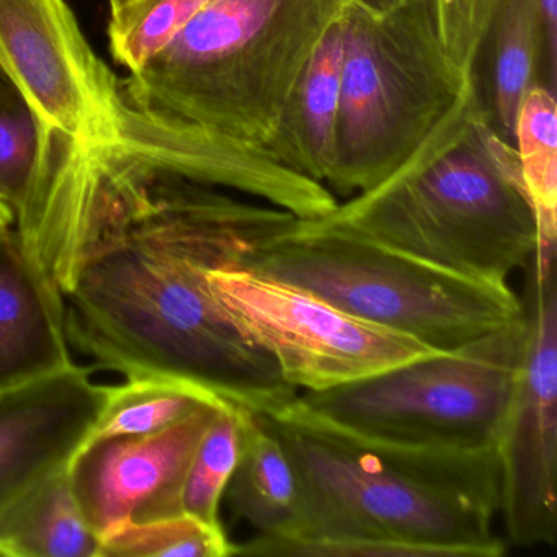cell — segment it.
Instances as JSON below:
<instances>
[{
  "mask_svg": "<svg viewBox=\"0 0 557 557\" xmlns=\"http://www.w3.org/2000/svg\"><path fill=\"white\" fill-rule=\"evenodd\" d=\"M135 0H110V9H112V15L120 14L125 11L128 5H132Z\"/></svg>",
  "mask_w": 557,
  "mask_h": 557,
  "instance_id": "obj_27",
  "label": "cell"
},
{
  "mask_svg": "<svg viewBox=\"0 0 557 557\" xmlns=\"http://www.w3.org/2000/svg\"><path fill=\"white\" fill-rule=\"evenodd\" d=\"M0 67L45 128L86 145L112 139L122 86L66 0H0Z\"/></svg>",
  "mask_w": 557,
  "mask_h": 557,
  "instance_id": "obj_10",
  "label": "cell"
},
{
  "mask_svg": "<svg viewBox=\"0 0 557 557\" xmlns=\"http://www.w3.org/2000/svg\"><path fill=\"white\" fill-rule=\"evenodd\" d=\"M540 0H498L475 64L479 94L494 132L515 145V125L531 89L556 92Z\"/></svg>",
  "mask_w": 557,
  "mask_h": 557,
  "instance_id": "obj_15",
  "label": "cell"
},
{
  "mask_svg": "<svg viewBox=\"0 0 557 557\" xmlns=\"http://www.w3.org/2000/svg\"><path fill=\"white\" fill-rule=\"evenodd\" d=\"M107 146L152 171L237 191L299 220L327 216L338 205L324 184L280 164L269 149L187 123L151 119L126 106L123 96Z\"/></svg>",
  "mask_w": 557,
  "mask_h": 557,
  "instance_id": "obj_11",
  "label": "cell"
},
{
  "mask_svg": "<svg viewBox=\"0 0 557 557\" xmlns=\"http://www.w3.org/2000/svg\"><path fill=\"white\" fill-rule=\"evenodd\" d=\"M324 218L481 282L508 283L537 246L517 152L492 128L481 94L389 181Z\"/></svg>",
  "mask_w": 557,
  "mask_h": 557,
  "instance_id": "obj_3",
  "label": "cell"
},
{
  "mask_svg": "<svg viewBox=\"0 0 557 557\" xmlns=\"http://www.w3.org/2000/svg\"><path fill=\"white\" fill-rule=\"evenodd\" d=\"M48 231L71 347L96 370L185 381L257 416L295 399L275 360L218 306L210 267H244L299 218L66 139Z\"/></svg>",
  "mask_w": 557,
  "mask_h": 557,
  "instance_id": "obj_1",
  "label": "cell"
},
{
  "mask_svg": "<svg viewBox=\"0 0 557 557\" xmlns=\"http://www.w3.org/2000/svg\"><path fill=\"white\" fill-rule=\"evenodd\" d=\"M524 331L510 397L495 440L500 505L515 546L557 540V260L524 269Z\"/></svg>",
  "mask_w": 557,
  "mask_h": 557,
  "instance_id": "obj_9",
  "label": "cell"
},
{
  "mask_svg": "<svg viewBox=\"0 0 557 557\" xmlns=\"http://www.w3.org/2000/svg\"><path fill=\"white\" fill-rule=\"evenodd\" d=\"M430 4L446 51L474 74L498 0H430Z\"/></svg>",
  "mask_w": 557,
  "mask_h": 557,
  "instance_id": "obj_25",
  "label": "cell"
},
{
  "mask_svg": "<svg viewBox=\"0 0 557 557\" xmlns=\"http://www.w3.org/2000/svg\"><path fill=\"white\" fill-rule=\"evenodd\" d=\"M350 0H208L174 40L120 81L126 106L262 146Z\"/></svg>",
  "mask_w": 557,
  "mask_h": 557,
  "instance_id": "obj_4",
  "label": "cell"
},
{
  "mask_svg": "<svg viewBox=\"0 0 557 557\" xmlns=\"http://www.w3.org/2000/svg\"><path fill=\"white\" fill-rule=\"evenodd\" d=\"M288 455L298 523L285 540L256 536L236 556L498 557L495 448H425L332 425L295 403L259 416Z\"/></svg>",
  "mask_w": 557,
  "mask_h": 557,
  "instance_id": "obj_2",
  "label": "cell"
},
{
  "mask_svg": "<svg viewBox=\"0 0 557 557\" xmlns=\"http://www.w3.org/2000/svg\"><path fill=\"white\" fill-rule=\"evenodd\" d=\"M207 280L227 319L275 360L295 389H332L438 354L244 267H210Z\"/></svg>",
  "mask_w": 557,
  "mask_h": 557,
  "instance_id": "obj_8",
  "label": "cell"
},
{
  "mask_svg": "<svg viewBox=\"0 0 557 557\" xmlns=\"http://www.w3.org/2000/svg\"><path fill=\"white\" fill-rule=\"evenodd\" d=\"M213 404L230 403L185 381L126 377V383L109 387V396L89 440L159 432Z\"/></svg>",
  "mask_w": 557,
  "mask_h": 557,
  "instance_id": "obj_20",
  "label": "cell"
},
{
  "mask_svg": "<svg viewBox=\"0 0 557 557\" xmlns=\"http://www.w3.org/2000/svg\"><path fill=\"white\" fill-rule=\"evenodd\" d=\"M240 407H224L210 429L205 432L182 492L185 513L208 524L223 527L220 504L239 461L243 445V413Z\"/></svg>",
  "mask_w": 557,
  "mask_h": 557,
  "instance_id": "obj_22",
  "label": "cell"
},
{
  "mask_svg": "<svg viewBox=\"0 0 557 557\" xmlns=\"http://www.w3.org/2000/svg\"><path fill=\"white\" fill-rule=\"evenodd\" d=\"M44 143V125L0 67V200L14 214L24 207Z\"/></svg>",
  "mask_w": 557,
  "mask_h": 557,
  "instance_id": "obj_23",
  "label": "cell"
},
{
  "mask_svg": "<svg viewBox=\"0 0 557 557\" xmlns=\"http://www.w3.org/2000/svg\"><path fill=\"white\" fill-rule=\"evenodd\" d=\"M244 269L438 351L458 350L521 314L508 283L448 272L325 218L299 220L253 250Z\"/></svg>",
  "mask_w": 557,
  "mask_h": 557,
  "instance_id": "obj_6",
  "label": "cell"
},
{
  "mask_svg": "<svg viewBox=\"0 0 557 557\" xmlns=\"http://www.w3.org/2000/svg\"><path fill=\"white\" fill-rule=\"evenodd\" d=\"M224 407L231 404L201 407L154 433L89 440L71 461L67 478L94 533L102 536L123 520L145 523L185 513L188 468Z\"/></svg>",
  "mask_w": 557,
  "mask_h": 557,
  "instance_id": "obj_12",
  "label": "cell"
},
{
  "mask_svg": "<svg viewBox=\"0 0 557 557\" xmlns=\"http://www.w3.org/2000/svg\"><path fill=\"white\" fill-rule=\"evenodd\" d=\"M515 152L524 194L536 220L533 259H557V103L556 92L534 87L524 97L515 125Z\"/></svg>",
  "mask_w": 557,
  "mask_h": 557,
  "instance_id": "obj_18",
  "label": "cell"
},
{
  "mask_svg": "<svg viewBox=\"0 0 557 557\" xmlns=\"http://www.w3.org/2000/svg\"><path fill=\"white\" fill-rule=\"evenodd\" d=\"M94 367L67 370L0 393V528L70 469L109 396Z\"/></svg>",
  "mask_w": 557,
  "mask_h": 557,
  "instance_id": "obj_13",
  "label": "cell"
},
{
  "mask_svg": "<svg viewBox=\"0 0 557 557\" xmlns=\"http://www.w3.org/2000/svg\"><path fill=\"white\" fill-rule=\"evenodd\" d=\"M73 364L63 296L38 272L12 226L0 234V393Z\"/></svg>",
  "mask_w": 557,
  "mask_h": 557,
  "instance_id": "obj_14",
  "label": "cell"
},
{
  "mask_svg": "<svg viewBox=\"0 0 557 557\" xmlns=\"http://www.w3.org/2000/svg\"><path fill=\"white\" fill-rule=\"evenodd\" d=\"M0 557H100V536L84 518L67 471L0 528Z\"/></svg>",
  "mask_w": 557,
  "mask_h": 557,
  "instance_id": "obj_19",
  "label": "cell"
},
{
  "mask_svg": "<svg viewBox=\"0 0 557 557\" xmlns=\"http://www.w3.org/2000/svg\"><path fill=\"white\" fill-rule=\"evenodd\" d=\"M523 314L453 351H438L373 376L296 394L306 412L358 435L425 448H495L513 384Z\"/></svg>",
  "mask_w": 557,
  "mask_h": 557,
  "instance_id": "obj_7",
  "label": "cell"
},
{
  "mask_svg": "<svg viewBox=\"0 0 557 557\" xmlns=\"http://www.w3.org/2000/svg\"><path fill=\"white\" fill-rule=\"evenodd\" d=\"M342 54L344 35L338 21L306 64L265 146L280 164L324 185L334 162Z\"/></svg>",
  "mask_w": 557,
  "mask_h": 557,
  "instance_id": "obj_16",
  "label": "cell"
},
{
  "mask_svg": "<svg viewBox=\"0 0 557 557\" xmlns=\"http://www.w3.org/2000/svg\"><path fill=\"white\" fill-rule=\"evenodd\" d=\"M342 35L341 107L325 187L354 197L397 174L479 87L446 51L430 0H350Z\"/></svg>",
  "mask_w": 557,
  "mask_h": 557,
  "instance_id": "obj_5",
  "label": "cell"
},
{
  "mask_svg": "<svg viewBox=\"0 0 557 557\" xmlns=\"http://www.w3.org/2000/svg\"><path fill=\"white\" fill-rule=\"evenodd\" d=\"M15 226V214L4 201L0 200V234Z\"/></svg>",
  "mask_w": 557,
  "mask_h": 557,
  "instance_id": "obj_26",
  "label": "cell"
},
{
  "mask_svg": "<svg viewBox=\"0 0 557 557\" xmlns=\"http://www.w3.org/2000/svg\"><path fill=\"white\" fill-rule=\"evenodd\" d=\"M208 0H135L112 15L110 48L128 74L161 53Z\"/></svg>",
  "mask_w": 557,
  "mask_h": 557,
  "instance_id": "obj_24",
  "label": "cell"
},
{
  "mask_svg": "<svg viewBox=\"0 0 557 557\" xmlns=\"http://www.w3.org/2000/svg\"><path fill=\"white\" fill-rule=\"evenodd\" d=\"M234 517L257 536L285 540L298 523V484L288 455L275 433L252 410L243 413L239 461L227 484Z\"/></svg>",
  "mask_w": 557,
  "mask_h": 557,
  "instance_id": "obj_17",
  "label": "cell"
},
{
  "mask_svg": "<svg viewBox=\"0 0 557 557\" xmlns=\"http://www.w3.org/2000/svg\"><path fill=\"white\" fill-rule=\"evenodd\" d=\"M227 557L236 556L223 527L188 513L161 520H123L100 536V557Z\"/></svg>",
  "mask_w": 557,
  "mask_h": 557,
  "instance_id": "obj_21",
  "label": "cell"
}]
</instances>
